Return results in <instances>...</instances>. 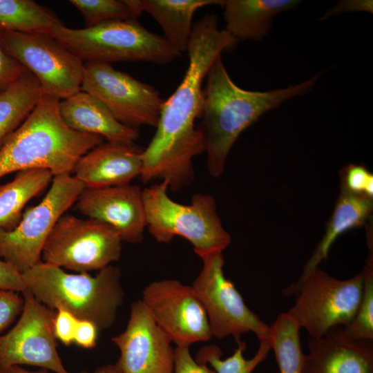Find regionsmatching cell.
<instances>
[{"instance_id":"cell-19","label":"cell","mask_w":373,"mask_h":373,"mask_svg":"<svg viewBox=\"0 0 373 373\" xmlns=\"http://www.w3.org/2000/svg\"><path fill=\"white\" fill-rule=\"evenodd\" d=\"M373 210L372 198L348 191L342 184L332 216L325 234L305 264L299 278L283 290L287 296L295 295L310 274L325 259L337 238L345 231L361 227Z\"/></svg>"},{"instance_id":"cell-18","label":"cell","mask_w":373,"mask_h":373,"mask_svg":"<svg viewBox=\"0 0 373 373\" xmlns=\"http://www.w3.org/2000/svg\"><path fill=\"white\" fill-rule=\"evenodd\" d=\"M142 152L133 144L103 142L84 155L72 173L88 189L128 184L141 174Z\"/></svg>"},{"instance_id":"cell-5","label":"cell","mask_w":373,"mask_h":373,"mask_svg":"<svg viewBox=\"0 0 373 373\" xmlns=\"http://www.w3.org/2000/svg\"><path fill=\"white\" fill-rule=\"evenodd\" d=\"M168 184L162 181L142 189L146 227L158 242H170L175 236L186 239L195 253L202 258L222 253L231 242L217 213L214 198L194 194L189 204L173 200L168 195Z\"/></svg>"},{"instance_id":"cell-25","label":"cell","mask_w":373,"mask_h":373,"mask_svg":"<svg viewBox=\"0 0 373 373\" xmlns=\"http://www.w3.org/2000/svg\"><path fill=\"white\" fill-rule=\"evenodd\" d=\"M63 24L46 8L32 0H0V28L6 30L51 35Z\"/></svg>"},{"instance_id":"cell-37","label":"cell","mask_w":373,"mask_h":373,"mask_svg":"<svg viewBox=\"0 0 373 373\" xmlns=\"http://www.w3.org/2000/svg\"><path fill=\"white\" fill-rule=\"evenodd\" d=\"M98 329L92 322L85 320H78L74 342L84 348H93L96 346Z\"/></svg>"},{"instance_id":"cell-13","label":"cell","mask_w":373,"mask_h":373,"mask_svg":"<svg viewBox=\"0 0 373 373\" xmlns=\"http://www.w3.org/2000/svg\"><path fill=\"white\" fill-rule=\"evenodd\" d=\"M23 294V307L15 325L0 336V367L28 365L55 373H70L57 351L53 330L55 312L28 290Z\"/></svg>"},{"instance_id":"cell-2","label":"cell","mask_w":373,"mask_h":373,"mask_svg":"<svg viewBox=\"0 0 373 373\" xmlns=\"http://www.w3.org/2000/svg\"><path fill=\"white\" fill-rule=\"evenodd\" d=\"M321 73L298 84L267 91L241 88L231 79L221 57L210 67L203 90L200 117L207 153V166L211 176L220 177L233 144L247 128L267 112L285 102L309 93Z\"/></svg>"},{"instance_id":"cell-30","label":"cell","mask_w":373,"mask_h":373,"mask_svg":"<svg viewBox=\"0 0 373 373\" xmlns=\"http://www.w3.org/2000/svg\"><path fill=\"white\" fill-rule=\"evenodd\" d=\"M341 176V184L348 191L373 199V175L364 166L351 164Z\"/></svg>"},{"instance_id":"cell-38","label":"cell","mask_w":373,"mask_h":373,"mask_svg":"<svg viewBox=\"0 0 373 373\" xmlns=\"http://www.w3.org/2000/svg\"><path fill=\"white\" fill-rule=\"evenodd\" d=\"M6 373H48L46 370H41L39 371L32 372L27 370L21 366L19 365H14L12 367H8L6 370ZM81 373H88L87 372H82Z\"/></svg>"},{"instance_id":"cell-9","label":"cell","mask_w":373,"mask_h":373,"mask_svg":"<svg viewBox=\"0 0 373 373\" xmlns=\"http://www.w3.org/2000/svg\"><path fill=\"white\" fill-rule=\"evenodd\" d=\"M363 285L362 272L341 280L317 267L301 285L287 313L311 338L321 337L332 328L351 322L361 301Z\"/></svg>"},{"instance_id":"cell-40","label":"cell","mask_w":373,"mask_h":373,"mask_svg":"<svg viewBox=\"0 0 373 373\" xmlns=\"http://www.w3.org/2000/svg\"><path fill=\"white\" fill-rule=\"evenodd\" d=\"M0 373H6V371L0 367Z\"/></svg>"},{"instance_id":"cell-14","label":"cell","mask_w":373,"mask_h":373,"mask_svg":"<svg viewBox=\"0 0 373 373\" xmlns=\"http://www.w3.org/2000/svg\"><path fill=\"white\" fill-rule=\"evenodd\" d=\"M141 300L176 346L211 338L206 311L191 286L173 279L153 281L144 289Z\"/></svg>"},{"instance_id":"cell-32","label":"cell","mask_w":373,"mask_h":373,"mask_svg":"<svg viewBox=\"0 0 373 373\" xmlns=\"http://www.w3.org/2000/svg\"><path fill=\"white\" fill-rule=\"evenodd\" d=\"M23 298L19 293L10 290H0V334L21 314Z\"/></svg>"},{"instance_id":"cell-15","label":"cell","mask_w":373,"mask_h":373,"mask_svg":"<svg viewBox=\"0 0 373 373\" xmlns=\"http://www.w3.org/2000/svg\"><path fill=\"white\" fill-rule=\"evenodd\" d=\"M120 373H173L174 349L141 300L131 306L126 329L112 338Z\"/></svg>"},{"instance_id":"cell-1","label":"cell","mask_w":373,"mask_h":373,"mask_svg":"<svg viewBox=\"0 0 373 373\" xmlns=\"http://www.w3.org/2000/svg\"><path fill=\"white\" fill-rule=\"evenodd\" d=\"M237 41L226 30L218 28L213 14L205 15L193 26L186 72L164 101L156 131L142 152L140 176L144 183L160 179L177 191L193 182V159L205 151L203 133L195 126L202 113L203 80L215 59Z\"/></svg>"},{"instance_id":"cell-12","label":"cell","mask_w":373,"mask_h":373,"mask_svg":"<svg viewBox=\"0 0 373 373\" xmlns=\"http://www.w3.org/2000/svg\"><path fill=\"white\" fill-rule=\"evenodd\" d=\"M83 90L98 99L121 124L157 126L164 100L153 86L111 64L84 62Z\"/></svg>"},{"instance_id":"cell-17","label":"cell","mask_w":373,"mask_h":373,"mask_svg":"<svg viewBox=\"0 0 373 373\" xmlns=\"http://www.w3.org/2000/svg\"><path fill=\"white\" fill-rule=\"evenodd\" d=\"M303 373H373V341H350L336 326L309 339Z\"/></svg>"},{"instance_id":"cell-35","label":"cell","mask_w":373,"mask_h":373,"mask_svg":"<svg viewBox=\"0 0 373 373\" xmlns=\"http://www.w3.org/2000/svg\"><path fill=\"white\" fill-rule=\"evenodd\" d=\"M0 290L23 292L26 290L22 274L0 258Z\"/></svg>"},{"instance_id":"cell-22","label":"cell","mask_w":373,"mask_h":373,"mask_svg":"<svg viewBox=\"0 0 373 373\" xmlns=\"http://www.w3.org/2000/svg\"><path fill=\"white\" fill-rule=\"evenodd\" d=\"M138 17L150 15L160 26L164 37L180 52L186 51L192 19L200 8L221 5L224 0H124Z\"/></svg>"},{"instance_id":"cell-4","label":"cell","mask_w":373,"mask_h":373,"mask_svg":"<svg viewBox=\"0 0 373 373\" xmlns=\"http://www.w3.org/2000/svg\"><path fill=\"white\" fill-rule=\"evenodd\" d=\"M26 290L51 309L62 308L79 320L92 322L98 330L111 326L122 303L120 271L108 265L92 276L68 274L43 261L22 273Z\"/></svg>"},{"instance_id":"cell-28","label":"cell","mask_w":373,"mask_h":373,"mask_svg":"<svg viewBox=\"0 0 373 373\" xmlns=\"http://www.w3.org/2000/svg\"><path fill=\"white\" fill-rule=\"evenodd\" d=\"M363 291L356 313L343 327L344 336L350 341H373V256L370 253L363 271Z\"/></svg>"},{"instance_id":"cell-23","label":"cell","mask_w":373,"mask_h":373,"mask_svg":"<svg viewBox=\"0 0 373 373\" xmlns=\"http://www.w3.org/2000/svg\"><path fill=\"white\" fill-rule=\"evenodd\" d=\"M49 170L42 169L19 171L15 178L0 186V229L10 230L19 222L22 210L32 198L52 180Z\"/></svg>"},{"instance_id":"cell-16","label":"cell","mask_w":373,"mask_h":373,"mask_svg":"<svg viewBox=\"0 0 373 373\" xmlns=\"http://www.w3.org/2000/svg\"><path fill=\"white\" fill-rule=\"evenodd\" d=\"M76 202L83 215L111 226L122 241H142L146 222L142 189L138 185L84 188Z\"/></svg>"},{"instance_id":"cell-26","label":"cell","mask_w":373,"mask_h":373,"mask_svg":"<svg viewBox=\"0 0 373 373\" xmlns=\"http://www.w3.org/2000/svg\"><path fill=\"white\" fill-rule=\"evenodd\" d=\"M270 327L269 341L280 373H303L300 327L287 313L280 314Z\"/></svg>"},{"instance_id":"cell-36","label":"cell","mask_w":373,"mask_h":373,"mask_svg":"<svg viewBox=\"0 0 373 373\" xmlns=\"http://www.w3.org/2000/svg\"><path fill=\"white\" fill-rule=\"evenodd\" d=\"M365 12L373 13L372 0H343L338 1L334 7L329 9L319 20L328 18L344 12Z\"/></svg>"},{"instance_id":"cell-7","label":"cell","mask_w":373,"mask_h":373,"mask_svg":"<svg viewBox=\"0 0 373 373\" xmlns=\"http://www.w3.org/2000/svg\"><path fill=\"white\" fill-rule=\"evenodd\" d=\"M70 174L54 176L42 200L27 209L12 229H0V257L21 274L41 262L44 245L59 219L84 189Z\"/></svg>"},{"instance_id":"cell-11","label":"cell","mask_w":373,"mask_h":373,"mask_svg":"<svg viewBox=\"0 0 373 373\" xmlns=\"http://www.w3.org/2000/svg\"><path fill=\"white\" fill-rule=\"evenodd\" d=\"M201 259L202 269L191 287L204 307L212 336H232L238 343L242 334L253 332L259 341L269 339V326L247 306L233 282L226 278L222 253Z\"/></svg>"},{"instance_id":"cell-33","label":"cell","mask_w":373,"mask_h":373,"mask_svg":"<svg viewBox=\"0 0 373 373\" xmlns=\"http://www.w3.org/2000/svg\"><path fill=\"white\" fill-rule=\"evenodd\" d=\"M173 373H216L206 363H198L190 353L189 346H176L174 349Z\"/></svg>"},{"instance_id":"cell-31","label":"cell","mask_w":373,"mask_h":373,"mask_svg":"<svg viewBox=\"0 0 373 373\" xmlns=\"http://www.w3.org/2000/svg\"><path fill=\"white\" fill-rule=\"evenodd\" d=\"M29 71L3 48L0 41V93Z\"/></svg>"},{"instance_id":"cell-21","label":"cell","mask_w":373,"mask_h":373,"mask_svg":"<svg viewBox=\"0 0 373 373\" xmlns=\"http://www.w3.org/2000/svg\"><path fill=\"white\" fill-rule=\"evenodd\" d=\"M298 0H225L224 18L226 30L238 41H261L270 31L274 17L292 10Z\"/></svg>"},{"instance_id":"cell-3","label":"cell","mask_w":373,"mask_h":373,"mask_svg":"<svg viewBox=\"0 0 373 373\" xmlns=\"http://www.w3.org/2000/svg\"><path fill=\"white\" fill-rule=\"evenodd\" d=\"M60 99L42 94L38 103L0 149V178L15 171L42 169L54 176L70 174L78 160L104 142L64 122Z\"/></svg>"},{"instance_id":"cell-39","label":"cell","mask_w":373,"mask_h":373,"mask_svg":"<svg viewBox=\"0 0 373 373\" xmlns=\"http://www.w3.org/2000/svg\"><path fill=\"white\" fill-rule=\"evenodd\" d=\"M93 373H120L115 364H108L99 367Z\"/></svg>"},{"instance_id":"cell-6","label":"cell","mask_w":373,"mask_h":373,"mask_svg":"<svg viewBox=\"0 0 373 373\" xmlns=\"http://www.w3.org/2000/svg\"><path fill=\"white\" fill-rule=\"evenodd\" d=\"M50 36L84 62L142 61L167 64L182 55L163 36L148 30L137 19L112 21L81 29L61 24Z\"/></svg>"},{"instance_id":"cell-10","label":"cell","mask_w":373,"mask_h":373,"mask_svg":"<svg viewBox=\"0 0 373 373\" xmlns=\"http://www.w3.org/2000/svg\"><path fill=\"white\" fill-rule=\"evenodd\" d=\"M0 41L35 76L44 94L61 100L81 90L84 62L54 37L0 28Z\"/></svg>"},{"instance_id":"cell-27","label":"cell","mask_w":373,"mask_h":373,"mask_svg":"<svg viewBox=\"0 0 373 373\" xmlns=\"http://www.w3.org/2000/svg\"><path fill=\"white\" fill-rule=\"evenodd\" d=\"M233 354L222 359L221 349L216 345L202 347L195 356L200 363H209L216 373H252L255 368L264 361L271 350L269 339L260 340V345L255 355L249 358H245L243 353L246 345L240 341Z\"/></svg>"},{"instance_id":"cell-8","label":"cell","mask_w":373,"mask_h":373,"mask_svg":"<svg viewBox=\"0 0 373 373\" xmlns=\"http://www.w3.org/2000/svg\"><path fill=\"white\" fill-rule=\"evenodd\" d=\"M122 239L101 221L62 216L42 251L43 262L79 273L101 270L119 260Z\"/></svg>"},{"instance_id":"cell-20","label":"cell","mask_w":373,"mask_h":373,"mask_svg":"<svg viewBox=\"0 0 373 373\" xmlns=\"http://www.w3.org/2000/svg\"><path fill=\"white\" fill-rule=\"evenodd\" d=\"M59 111L70 128L101 136L107 142L133 144L139 137L138 129L119 122L103 104L83 90L60 100Z\"/></svg>"},{"instance_id":"cell-24","label":"cell","mask_w":373,"mask_h":373,"mask_svg":"<svg viewBox=\"0 0 373 373\" xmlns=\"http://www.w3.org/2000/svg\"><path fill=\"white\" fill-rule=\"evenodd\" d=\"M43 93L28 72L0 93V149L35 107Z\"/></svg>"},{"instance_id":"cell-34","label":"cell","mask_w":373,"mask_h":373,"mask_svg":"<svg viewBox=\"0 0 373 373\" xmlns=\"http://www.w3.org/2000/svg\"><path fill=\"white\" fill-rule=\"evenodd\" d=\"M55 314L53 330L55 338L65 345H70L74 341V335L79 319L68 311L59 308Z\"/></svg>"},{"instance_id":"cell-29","label":"cell","mask_w":373,"mask_h":373,"mask_svg":"<svg viewBox=\"0 0 373 373\" xmlns=\"http://www.w3.org/2000/svg\"><path fill=\"white\" fill-rule=\"evenodd\" d=\"M84 17L86 28L106 22L137 19L124 0H70Z\"/></svg>"}]
</instances>
